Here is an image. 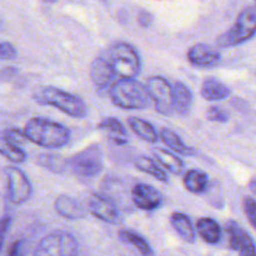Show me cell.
Masks as SVG:
<instances>
[{
	"label": "cell",
	"mask_w": 256,
	"mask_h": 256,
	"mask_svg": "<svg viewBox=\"0 0 256 256\" xmlns=\"http://www.w3.org/2000/svg\"><path fill=\"white\" fill-rule=\"evenodd\" d=\"M142 69V59L132 45L118 42L102 50L90 66V78L96 88L112 86L119 80L135 79Z\"/></svg>",
	"instance_id": "obj_1"
},
{
	"label": "cell",
	"mask_w": 256,
	"mask_h": 256,
	"mask_svg": "<svg viewBox=\"0 0 256 256\" xmlns=\"http://www.w3.org/2000/svg\"><path fill=\"white\" fill-rule=\"evenodd\" d=\"M22 132L28 142L45 149H60L70 142V130L65 125L42 118L30 119Z\"/></svg>",
	"instance_id": "obj_2"
},
{
	"label": "cell",
	"mask_w": 256,
	"mask_h": 256,
	"mask_svg": "<svg viewBox=\"0 0 256 256\" xmlns=\"http://www.w3.org/2000/svg\"><path fill=\"white\" fill-rule=\"evenodd\" d=\"M40 105H48L59 109L64 114L75 119H82L88 115V106L82 98L55 86L38 88L32 95Z\"/></svg>",
	"instance_id": "obj_3"
},
{
	"label": "cell",
	"mask_w": 256,
	"mask_h": 256,
	"mask_svg": "<svg viewBox=\"0 0 256 256\" xmlns=\"http://www.w3.org/2000/svg\"><path fill=\"white\" fill-rule=\"evenodd\" d=\"M109 96L112 104L125 110H144L152 102L145 85L135 79L114 82L109 88Z\"/></svg>",
	"instance_id": "obj_4"
},
{
	"label": "cell",
	"mask_w": 256,
	"mask_h": 256,
	"mask_svg": "<svg viewBox=\"0 0 256 256\" xmlns=\"http://www.w3.org/2000/svg\"><path fill=\"white\" fill-rule=\"evenodd\" d=\"M256 35V6H246L239 12L236 20L224 34L216 39L222 49H229L249 42Z\"/></svg>",
	"instance_id": "obj_5"
},
{
	"label": "cell",
	"mask_w": 256,
	"mask_h": 256,
	"mask_svg": "<svg viewBox=\"0 0 256 256\" xmlns=\"http://www.w3.org/2000/svg\"><path fill=\"white\" fill-rule=\"evenodd\" d=\"M68 160V169L80 178H94L104 168V154L100 145L92 144Z\"/></svg>",
	"instance_id": "obj_6"
},
{
	"label": "cell",
	"mask_w": 256,
	"mask_h": 256,
	"mask_svg": "<svg viewBox=\"0 0 256 256\" xmlns=\"http://www.w3.org/2000/svg\"><path fill=\"white\" fill-rule=\"evenodd\" d=\"M76 239L65 232H55L42 238L32 256H76Z\"/></svg>",
	"instance_id": "obj_7"
},
{
	"label": "cell",
	"mask_w": 256,
	"mask_h": 256,
	"mask_svg": "<svg viewBox=\"0 0 256 256\" xmlns=\"http://www.w3.org/2000/svg\"><path fill=\"white\" fill-rule=\"evenodd\" d=\"M145 88H146L150 100L154 102L156 112L165 116L174 114L172 102V85L165 78L159 76V75L150 76Z\"/></svg>",
	"instance_id": "obj_8"
},
{
	"label": "cell",
	"mask_w": 256,
	"mask_h": 256,
	"mask_svg": "<svg viewBox=\"0 0 256 256\" xmlns=\"http://www.w3.org/2000/svg\"><path fill=\"white\" fill-rule=\"evenodd\" d=\"M5 175L10 202L15 205L25 204L32 194V186L26 175L16 166H8L5 169Z\"/></svg>",
	"instance_id": "obj_9"
},
{
	"label": "cell",
	"mask_w": 256,
	"mask_h": 256,
	"mask_svg": "<svg viewBox=\"0 0 256 256\" xmlns=\"http://www.w3.org/2000/svg\"><path fill=\"white\" fill-rule=\"evenodd\" d=\"M89 212L92 216L108 224L116 225L122 222V212L112 199L102 192H94L89 198Z\"/></svg>",
	"instance_id": "obj_10"
},
{
	"label": "cell",
	"mask_w": 256,
	"mask_h": 256,
	"mask_svg": "<svg viewBox=\"0 0 256 256\" xmlns=\"http://www.w3.org/2000/svg\"><path fill=\"white\" fill-rule=\"evenodd\" d=\"M225 230L229 236L230 249L239 252V256H256V242L242 225L230 220L225 225Z\"/></svg>",
	"instance_id": "obj_11"
},
{
	"label": "cell",
	"mask_w": 256,
	"mask_h": 256,
	"mask_svg": "<svg viewBox=\"0 0 256 256\" xmlns=\"http://www.w3.org/2000/svg\"><path fill=\"white\" fill-rule=\"evenodd\" d=\"M132 199L135 206L145 212L156 210L162 202V194L154 186L144 182H138L134 185L132 190Z\"/></svg>",
	"instance_id": "obj_12"
},
{
	"label": "cell",
	"mask_w": 256,
	"mask_h": 256,
	"mask_svg": "<svg viewBox=\"0 0 256 256\" xmlns=\"http://www.w3.org/2000/svg\"><path fill=\"white\" fill-rule=\"evenodd\" d=\"M188 60L192 66L209 69V68H214L220 64L222 54L210 45L199 42V44L192 45L188 50Z\"/></svg>",
	"instance_id": "obj_13"
},
{
	"label": "cell",
	"mask_w": 256,
	"mask_h": 256,
	"mask_svg": "<svg viewBox=\"0 0 256 256\" xmlns=\"http://www.w3.org/2000/svg\"><path fill=\"white\" fill-rule=\"evenodd\" d=\"M172 102L174 112L182 115V116L188 115L192 109V102H194L192 89L185 82H176L172 86Z\"/></svg>",
	"instance_id": "obj_14"
},
{
	"label": "cell",
	"mask_w": 256,
	"mask_h": 256,
	"mask_svg": "<svg viewBox=\"0 0 256 256\" xmlns=\"http://www.w3.org/2000/svg\"><path fill=\"white\" fill-rule=\"evenodd\" d=\"M54 208L58 215L68 220H79L86 216L84 206L69 195H59L55 199Z\"/></svg>",
	"instance_id": "obj_15"
},
{
	"label": "cell",
	"mask_w": 256,
	"mask_h": 256,
	"mask_svg": "<svg viewBox=\"0 0 256 256\" xmlns=\"http://www.w3.org/2000/svg\"><path fill=\"white\" fill-rule=\"evenodd\" d=\"M98 128L116 146H124L129 142V135H128L124 124L116 118H105Z\"/></svg>",
	"instance_id": "obj_16"
},
{
	"label": "cell",
	"mask_w": 256,
	"mask_h": 256,
	"mask_svg": "<svg viewBox=\"0 0 256 256\" xmlns=\"http://www.w3.org/2000/svg\"><path fill=\"white\" fill-rule=\"evenodd\" d=\"M200 94L208 102H218L229 96L230 88L215 78H206L202 84Z\"/></svg>",
	"instance_id": "obj_17"
},
{
	"label": "cell",
	"mask_w": 256,
	"mask_h": 256,
	"mask_svg": "<svg viewBox=\"0 0 256 256\" xmlns=\"http://www.w3.org/2000/svg\"><path fill=\"white\" fill-rule=\"evenodd\" d=\"M196 230L199 236L210 245L218 244L222 238V226L212 218H202L198 220Z\"/></svg>",
	"instance_id": "obj_18"
},
{
	"label": "cell",
	"mask_w": 256,
	"mask_h": 256,
	"mask_svg": "<svg viewBox=\"0 0 256 256\" xmlns=\"http://www.w3.org/2000/svg\"><path fill=\"white\" fill-rule=\"evenodd\" d=\"M170 222H172V226L174 228L176 234L185 242L192 244L195 242L196 232H195L194 226H192V220L186 214H184V212H172V216H170Z\"/></svg>",
	"instance_id": "obj_19"
},
{
	"label": "cell",
	"mask_w": 256,
	"mask_h": 256,
	"mask_svg": "<svg viewBox=\"0 0 256 256\" xmlns=\"http://www.w3.org/2000/svg\"><path fill=\"white\" fill-rule=\"evenodd\" d=\"M159 136L160 139L162 140V142L169 148L170 152H174V154L182 155V156H192V155H195L194 148L188 146V145L182 142V138H180L176 132H172V130L164 128V129L160 132Z\"/></svg>",
	"instance_id": "obj_20"
},
{
	"label": "cell",
	"mask_w": 256,
	"mask_h": 256,
	"mask_svg": "<svg viewBox=\"0 0 256 256\" xmlns=\"http://www.w3.org/2000/svg\"><path fill=\"white\" fill-rule=\"evenodd\" d=\"M152 155H154L155 160H158L168 172H172V174L179 175L184 170V162L176 154L170 152V150L162 149V148H156V149L152 150Z\"/></svg>",
	"instance_id": "obj_21"
},
{
	"label": "cell",
	"mask_w": 256,
	"mask_h": 256,
	"mask_svg": "<svg viewBox=\"0 0 256 256\" xmlns=\"http://www.w3.org/2000/svg\"><path fill=\"white\" fill-rule=\"evenodd\" d=\"M128 124H129L130 129L144 142H156L158 139H159V134H158L154 125L150 124L146 120L140 119V118L136 116H130L128 119Z\"/></svg>",
	"instance_id": "obj_22"
},
{
	"label": "cell",
	"mask_w": 256,
	"mask_h": 256,
	"mask_svg": "<svg viewBox=\"0 0 256 256\" xmlns=\"http://www.w3.org/2000/svg\"><path fill=\"white\" fill-rule=\"evenodd\" d=\"M185 189L192 194H202L206 192L208 184H209V178L204 172L192 169L185 172L184 180H182Z\"/></svg>",
	"instance_id": "obj_23"
},
{
	"label": "cell",
	"mask_w": 256,
	"mask_h": 256,
	"mask_svg": "<svg viewBox=\"0 0 256 256\" xmlns=\"http://www.w3.org/2000/svg\"><path fill=\"white\" fill-rule=\"evenodd\" d=\"M119 238L122 242L134 246L142 256H154L152 245L138 232H132V230H122L119 232Z\"/></svg>",
	"instance_id": "obj_24"
},
{
	"label": "cell",
	"mask_w": 256,
	"mask_h": 256,
	"mask_svg": "<svg viewBox=\"0 0 256 256\" xmlns=\"http://www.w3.org/2000/svg\"><path fill=\"white\" fill-rule=\"evenodd\" d=\"M135 168L140 172H145V174L150 175V176L155 178L156 180L162 182H168V174L155 162V160L150 159L148 156H139L134 162Z\"/></svg>",
	"instance_id": "obj_25"
},
{
	"label": "cell",
	"mask_w": 256,
	"mask_h": 256,
	"mask_svg": "<svg viewBox=\"0 0 256 256\" xmlns=\"http://www.w3.org/2000/svg\"><path fill=\"white\" fill-rule=\"evenodd\" d=\"M36 162L49 172L62 174L68 170V160L56 154H40L36 158Z\"/></svg>",
	"instance_id": "obj_26"
},
{
	"label": "cell",
	"mask_w": 256,
	"mask_h": 256,
	"mask_svg": "<svg viewBox=\"0 0 256 256\" xmlns=\"http://www.w3.org/2000/svg\"><path fill=\"white\" fill-rule=\"evenodd\" d=\"M0 154L15 164H22L26 160V154L22 148L12 144L2 136L0 138Z\"/></svg>",
	"instance_id": "obj_27"
},
{
	"label": "cell",
	"mask_w": 256,
	"mask_h": 256,
	"mask_svg": "<svg viewBox=\"0 0 256 256\" xmlns=\"http://www.w3.org/2000/svg\"><path fill=\"white\" fill-rule=\"evenodd\" d=\"M2 138L19 148H22V145H25L28 142V139L26 136H25L24 132L20 129H15V128H10V129L5 130Z\"/></svg>",
	"instance_id": "obj_28"
},
{
	"label": "cell",
	"mask_w": 256,
	"mask_h": 256,
	"mask_svg": "<svg viewBox=\"0 0 256 256\" xmlns=\"http://www.w3.org/2000/svg\"><path fill=\"white\" fill-rule=\"evenodd\" d=\"M242 209L246 219L249 220L250 225L256 230V200L252 198L246 196L242 200Z\"/></svg>",
	"instance_id": "obj_29"
},
{
	"label": "cell",
	"mask_w": 256,
	"mask_h": 256,
	"mask_svg": "<svg viewBox=\"0 0 256 256\" xmlns=\"http://www.w3.org/2000/svg\"><path fill=\"white\" fill-rule=\"evenodd\" d=\"M206 118L208 120L214 122H222V124H225V122H229V114L225 112L222 108L220 106H212L208 109L206 112Z\"/></svg>",
	"instance_id": "obj_30"
},
{
	"label": "cell",
	"mask_w": 256,
	"mask_h": 256,
	"mask_svg": "<svg viewBox=\"0 0 256 256\" xmlns=\"http://www.w3.org/2000/svg\"><path fill=\"white\" fill-rule=\"evenodd\" d=\"M18 55V50L12 42H0V60H14Z\"/></svg>",
	"instance_id": "obj_31"
},
{
	"label": "cell",
	"mask_w": 256,
	"mask_h": 256,
	"mask_svg": "<svg viewBox=\"0 0 256 256\" xmlns=\"http://www.w3.org/2000/svg\"><path fill=\"white\" fill-rule=\"evenodd\" d=\"M26 252V242L24 240H18L10 246L6 256H25Z\"/></svg>",
	"instance_id": "obj_32"
},
{
	"label": "cell",
	"mask_w": 256,
	"mask_h": 256,
	"mask_svg": "<svg viewBox=\"0 0 256 256\" xmlns=\"http://www.w3.org/2000/svg\"><path fill=\"white\" fill-rule=\"evenodd\" d=\"M10 225H12V218L10 216H4L0 219V250H2L5 236L10 229Z\"/></svg>",
	"instance_id": "obj_33"
},
{
	"label": "cell",
	"mask_w": 256,
	"mask_h": 256,
	"mask_svg": "<svg viewBox=\"0 0 256 256\" xmlns=\"http://www.w3.org/2000/svg\"><path fill=\"white\" fill-rule=\"evenodd\" d=\"M18 74H19V72H18L16 68H5V69L0 70V82H10Z\"/></svg>",
	"instance_id": "obj_34"
},
{
	"label": "cell",
	"mask_w": 256,
	"mask_h": 256,
	"mask_svg": "<svg viewBox=\"0 0 256 256\" xmlns=\"http://www.w3.org/2000/svg\"><path fill=\"white\" fill-rule=\"evenodd\" d=\"M249 186H250V189H252V192L256 195V180L255 179L252 180V182H249Z\"/></svg>",
	"instance_id": "obj_35"
}]
</instances>
